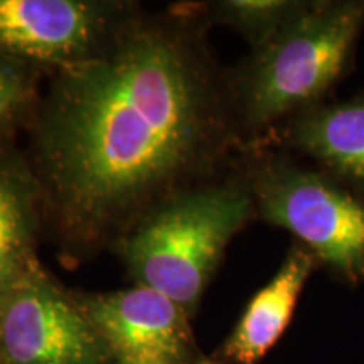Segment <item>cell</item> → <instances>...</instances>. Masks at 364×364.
<instances>
[{
    "label": "cell",
    "instance_id": "11",
    "mask_svg": "<svg viewBox=\"0 0 364 364\" xmlns=\"http://www.w3.org/2000/svg\"><path fill=\"white\" fill-rule=\"evenodd\" d=\"M307 0H225L211 4L213 21H220L243 36L252 51L267 44L273 36L302 11Z\"/></svg>",
    "mask_w": 364,
    "mask_h": 364
},
{
    "label": "cell",
    "instance_id": "5",
    "mask_svg": "<svg viewBox=\"0 0 364 364\" xmlns=\"http://www.w3.org/2000/svg\"><path fill=\"white\" fill-rule=\"evenodd\" d=\"M0 364H115L68 292L36 267L0 299Z\"/></svg>",
    "mask_w": 364,
    "mask_h": 364
},
{
    "label": "cell",
    "instance_id": "7",
    "mask_svg": "<svg viewBox=\"0 0 364 364\" xmlns=\"http://www.w3.org/2000/svg\"><path fill=\"white\" fill-rule=\"evenodd\" d=\"M115 364H194L191 317L174 300L145 285L107 294H76Z\"/></svg>",
    "mask_w": 364,
    "mask_h": 364
},
{
    "label": "cell",
    "instance_id": "3",
    "mask_svg": "<svg viewBox=\"0 0 364 364\" xmlns=\"http://www.w3.org/2000/svg\"><path fill=\"white\" fill-rule=\"evenodd\" d=\"M255 216L238 171L164 199L122 236L120 253L136 285L167 295L193 318L231 240Z\"/></svg>",
    "mask_w": 364,
    "mask_h": 364
},
{
    "label": "cell",
    "instance_id": "12",
    "mask_svg": "<svg viewBox=\"0 0 364 364\" xmlns=\"http://www.w3.org/2000/svg\"><path fill=\"white\" fill-rule=\"evenodd\" d=\"M33 75L21 63L0 56V130L33 103Z\"/></svg>",
    "mask_w": 364,
    "mask_h": 364
},
{
    "label": "cell",
    "instance_id": "1",
    "mask_svg": "<svg viewBox=\"0 0 364 364\" xmlns=\"http://www.w3.org/2000/svg\"><path fill=\"white\" fill-rule=\"evenodd\" d=\"M198 14L135 9L98 53L53 71L33 124L44 218L66 245L122 240L172 194L243 152L228 73Z\"/></svg>",
    "mask_w": 364,
    "mask_h": 364
},
{
    "label": "cell",
    "instance_id": "4",
    "mask_svg": "<svg viewBox=\"0 0 364 364\" xmlns=\"http://www.w3.org/2000/svg\"><path fill=\"white\" fill-rule=\"evenodd\" d=\"M255 216L294 235L334 280L364 282V198L297 156L257 145L241 152Z\"/></svg>",
    "mask_w": 364,
    "mask_h": 364
},
{
    "label": "cell",
    "instance_id": "13",
    "mask_svg": "<svg viewBox=\"0 0 364 364\" xmlns=\"http://www.w3.org/2000/svg\"><path fill=\"white\" fill-rule=\"evenodd\" d=\"M194 364H225V363L220 361V359H218V358H215V359H206V358H203L201 361H198V363H194Z\"/></svg>",
    "mask_w": 364,
    "mask_h": 364
},
{
    "label": "cell",
    "instance_id": "10",
    "mask_svg": "<svg viewBox=\"0 0 364 364\" xmlns=\"http://www.w3.org/2000/svg\"><path fill=\"white\" fill-rule=\"evenodd\" d=\"M43 218V191L31 162L0 149V299L41 265L36 240Z\"/></svg>",
    "mask_w": 364,
    "mask_h": 364
},
{
    "label": "cell",
    "instance_id": "8",
    "mask_svg": "<svg viewBox=\"0 0 364 364\" xmlns=\"http://www.w3.org/2000/svg\"><path fill=\"white\" fill-rule=\"evenodd\" d=\"M257 145L304 159L364 198V95L299 113Z\"/></svg>",
    "mask_w": 364,
    "mask_h": 364
},
{
    "label": "cell",
    "instance_id": "6",
    "mask_svg": "<svg viewBox=\"0 0 364 364\" xmlns=\"http://www.w3.org/2000/svg\"><path fill=\"white\" fill-rule=\"evenodd\" d=\"M134 11L93 0H0V49L12 58L70 68L93 56Z\"/></svg>",
    "mask_w": 364,
    "mask_h": 364
},
{
    "label": "cell",
    "instance_id": "9",
    "mask_svg": "<svg viewBox=\"0 0 364 364\" xmlns=\"http://www.w3.org/2000/svg\"><path fill=\"white\" fill-rule=\"evenodd\" d=\"M317 268L316 257L294 241L272 280L248 302L216 358L225 364L260 363L284 336L300 295Z\"/></svg>",
    "mask_w": 364,
    "mask_h": 364
},
{
    "label": "cell",
    "instance_id": "2",
    "mask_svg": "<svg viewBox=\"0 0 364 364\" xmlns=\"http://www.w3.org/2000/svg\"><path fill=\"white\" fill-rule=\"evenodd\" d=\"M363 31L364 0H307L267 44L228 73L243 150L329 102L351 71Z\"/></svg>",
    "mask_w": 364,
    "mask_h": 364
}]
</instances>
